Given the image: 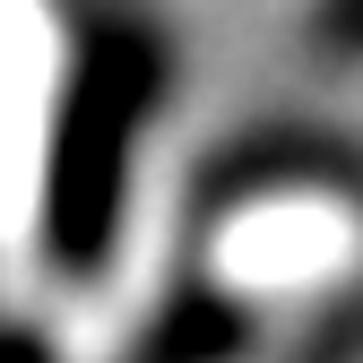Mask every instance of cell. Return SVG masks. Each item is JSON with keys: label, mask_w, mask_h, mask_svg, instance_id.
Listing matches in <instances>:
<instances>
[{"label": "cell", "mask_w": 363, "mask_h": 363, "mask_svg": "<svg viewBox=\"0 0 363 363\" xmlns=\"http://www.w3.org/2000/svg\"><path fill=\"white\" fill-rule=\"evenodd\" d=\"M164 96V35L130 9H96L69 43L61 113L43 147V268L61 286H96L121 242L139 130Z\"/></svg>", "instance_id": "6da1fadb"}, {"label": "cell", "mask_w": 363, "mask_h": 363, "mask_svg": "<svg viewBox=\"0 0 363 363\" xmlns=\"http://www.w3.org/2000/svg\"><path fill=\"white\" fill-rule=\"evenodd\" d=\"M259 191H337L354 199L363 191V147H346L337 130L320 121H277V130H251L225 156H208V208H242Z\"/></svg>", "instance_id": "7a4b0ae2"}, {"label": "cell", "mask_w": 363, "mask_h": 363, "mask_svg": "<svg viewBox=\"0 0 363 363\" xmlns=\"http://www.w3.org/2000/svg\"><path fill=\"white\" fill-rule=\"evenodd\" d=\"M242 354H251V311L216 286H182L121 363H242Z\"/></svg>", "instance_id": "3957f363"}, {"label": "cell", "mask_w": 363, "mask_h": 363, "mask_svg": "<svg viewBox=\"0 0 363 363\" xmlns=\"http://www.w3.org/2000/svg\"><path fill=\"white\" fill-rule=\"evenodd\" d=\"M311 52L320 61H363V0H311Z\"/></svg>", "instance_id": "277c9868"}, {"label": "cell", "mask_w": 363, "mask_h": 363, "mask_svg": "<svg viewBox=\"0 0 363 363\" xmlns=\"http://www.w3.org/2000/svg\"><path fill=\"white\" fill-rule=\"evenodd\" d=\"M0 363H61V354H52V337H43V329L0 320Z\"/></svg>", "instance_id": "5b68a950"}]
</instances>
